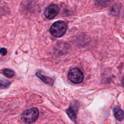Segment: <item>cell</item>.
<instances>
[{
	"label": "cell",
	"instance_id": "obj_8",
	"mask_svg": "<svg viewBox=\"0 0 124 124\" xmlns=\"http://www.w3.org/2000/svg\"><path fill=\"white\" fill-rule=\"evenodd\" d=\"M3 74L8 78H11L15 76V72L9 69H4L2 71Z\"/></svg>",
	"mask_w": 124,
	"mask_h": 124
},
{
	"label": "cell",
	"instance_id": "obj_9",
	"mask_svg": "<svg viewBox=\"0 0 124 124\" xmlns=\"http://www.w3.org/2000/svg\"><path fill=\"white\" fill-rule=\"evenodd\" d=\"M10 83L8 81H2L0 80V88H6L8 87Z\"/></svg>",
	"mask_w": 124,
	"mask_h": 124
},
{
	"label": "cell",
	"instance_id": "obj_5",
	"mask_svg": "<svg viewBox=\"0 0 124 124\" xmlns=\"http://www.w3.org/2000/svg\"><path fill=\"white\" fill-rule=\"evenodd\" d=\"M78 110V103L76 101L73 102L70 104L69 108L66 110V113L69 118L73 121L76 122L77 114Z\"/></svg>",
	"mask_w": 124,
	"mask_h": 124
},
{
	"label": "cell",
	"instance_id": "obj_12",
	"mask_svg": "<svg viewBox=\"0 0 124 124\" xmlns=\"http://www.w3.org/2000/svg\"></svg>",
	"mask_w": 124,
	"mask_h": 124
},
{
	"label": "cell",
	"instance_id": "obj_3",
	"mask_svg": "<svg viewBox=\"0 0 124 124\" xmlns=\"http://www.w3.org/2000/svg\"><path fill=\"white\" fill-rule=\"evenodd\" d=\"M69 80L74 83L78 84L83 79V74L78 68H74L71 69L68 74Z\"/></svg>",
	"mask_w": 124,
	"mask_h": 124
},
{
	"label": "cell",
	"instance_id": "obj_10",
	"mask_svg": "<svg viewBox=\"0 0 124 124\" xmlns=\"http://www.w3.org/2000/svg\"><path fill=\"white\" fill-rule=\"evenodd\" d=\"M7 53V49L5 48H1L0 49V53L1 55H2V56H5L6 55Z\"/></svg>",
	"mask_w": 124,
	"mask_h": 124
},
{
	"label": "cell",
	"instance_id": "obj_4",
	"mask_svg": "<svg viewBox=\"0 0 124 124\" xmlns=\"http://www.w3.org/2000/svg\"><path fill=\"white\" fill-rule=\"evenodd\" d=\"M59 8L57 5L54 4H51L47 6L44 12L46 17L48 19L54 18L59 13Z\"/></svg>",
	"mask_w": 124,
	"mask_h": 124
},
{
	"label": "cell",
	"instance_id": "obj_7",
	"mask_svg": "<svg viewBox=\"0 0 124 124\" xmlns=\"http://www.w3.org/2000/svg\"><path fill=\"white\" fill-rule=\"evenodd\" d=\"M36 76L46 84L51 85L53 83V80L51 78L42 75L39 72H37L36 73Z\"/></svg>",
	"mask_w": 124,
	"mask_h": 124
},
{
	"label": "cell",
	"instance_id": "obj_2",
	"mask_svg": "<svg viewBox=\"0 0 124 124\" xmlns=\"http://www.w3.org/2000/svg\"><path fill=\"white\" fill-rule=\"evenodd\" d=\"M39 116V110L36 108H33L24 111L21 118L26 123H30L34 122Z\"/></svg>",
	"mask_w": 124,
	"mask_h": 124
},
{
	"label": "cell",
	"instance_id": "obj_11",
	"mask_svg": "<svg viewBox=\"0 0 124 124\" xmlns=\"http://www.w3.org/2000/svg\"><path fill=\"white\" fill-rule=\"evenodd\" d=\"M122 84H123V86H124V76L123 77V78H122Z\"/></svg>",
	"mask_w": 124,
	"mask_h": 124
},
{
	"label": "cell",
	"instance_id": "obj_1",
	"mask_svg": "<svg viewBox=\"0 0 124 124\" xmlns=\"http://www.w3.org/2000/svg\"><path fill=\"white\" fill-rule=\"evenodd\" d=\"M67 30V25L65 22L59 20L54 22L50 28V33L55 37H60L63 36Z\"/></svg>",
	"mask_w": 124,
	"mask_h": 124
},
{
	"label": "cell",
	"instance_id": "obj_6",
	"mask_svg": "<svg viewBox=\"0 0 124 124\" xmlns=\"http://www.w3.org/2000/svg\"><path fill=\"white\" fill-rule=\"evenodd\" d=\"M113 111L116 119L118 121L121 122L123 120L124 118V112L119 107H115L113 108Z\"/></svg>",
	"mask_w": 124,
	"mask_h": 124
}]
</instances>
